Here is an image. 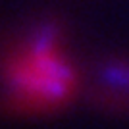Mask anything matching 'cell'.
<instances>
[{
  "label": "cell",
  "instance_id": "6da1fadb",
  "mask_svg": "<svg viewBox=\"0 0 129 129\" xmlns=\"http://www.w3.org/2000/svg\"><path fill=\"white\" fill-rule=\"evenodd\" d=\"M79 91V73L62 48L60 27L46 21L0 60V104L16 114H50Z\"/></svg>",
  "mask_w": 129,
  "mask_h": 129
}]
</instances>
